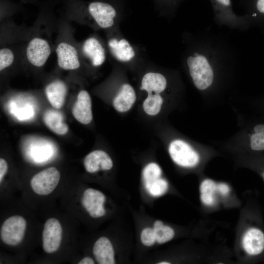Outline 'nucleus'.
Listing matches in <instances>:
<instances>
[{
  "label": "nucleus",
  "mask_w": 264,
  "mask_h": 264,
  "mask_svg": "<svg viewBox=\"0 0 264 264\" xmlns=\"http://www.w3.org/2000/svg\"><path fill=\"white\" fill-rule=\"evenodd\" d=\"M254 9L257 12L248 17L245 16L248 21L250 18H255L259 14L264 15V0H256L254 1Z\"/></svg>",
  "instance_id": "obj_28"
},
{
  "label": "nucleus",
  "mask_w": 264,
  "mask_h": 264,
  "mask_svg": "<svg viewBox=\"0 0 264 264\" xmlns=\"http://www.w3.org/2000/svg\"><path fill=\"white\" fill-rule=\"evenodd\" d=\"M63 229L59 220L54 218L44 223L42 233L43 248L47 253L58 250L62 241Z\"/></svg>",
  "instance_id": "obj_7"
},
{
  "label": "nucleus",
  "mask_w": 264,
  "mask_h": 264,
  "mask_svg": "<svg viewBox=\"0 0 264 264\" xmlns=\"http://www.w3.org/2000/svg\"><path fill=\"white\" fill-rule=\"evenodd\" d=\"M84 166L88 173H94L100 170H110L113 167V162L106 152L96 150L86 156L84 159Z\"/></svg>",
  "instance_id": "obj_13"
},
{
  "label": "nucleus",
  "mask_w": 264,
  "mask_h": 264,
  "mask_svg": "<svg viewBox=\"0 0 264 264\" xmlns=\"http://www.w3.org/2000/svg\"><path fill=\"white\" fill-rule=\"evenodd\" d=\"M43 119L46 126L54 133L64 135L67 132L68 126L64 122L61 112L55 110H47L44 112Z\"/></svg>",
  "instance_id": "obj_19"
},
{
  "label": "nucleus",
  "mask_w": 264,
  "mask_h": 264,
  "mask_svg": "<svg viewBox=\"0 0 264 264\" xmlns=\"http://www.w3.org/2000/svg\"><path fill=\"white\" fill-rule=\"evenodd\" d=\"M158 264H169L170 263L167 262H161L158 263Z\"/></svg>",
  "instance_id": "obj_33"
},
{
  "label": "nucleus",
  "mask_w": 264,
  "mask_h": 264,
  "mask_svg": "<svg viewBox=\"0 0 264 264\" xmlns=\"http://www.w3.org/2000/svg\"><path fill=\"white\" fill-rule=\"evenodd\" d=\"M88 9L90 14L100 27L108 28L114 24L116 12L111 5L102 2H93L90 3Z\"/></svg>",
  "instance_id": "obj_9"
},
{
  "label": "nucleus",
  "mask_w": 264,
  "mask_h": 264,
  "mask_svg": "<svg viewBox=\"0 0 264 264\" xmlns=\"http://www.w3.org/2000/svg\"><path fill=\"white\" fill-rule=\"evenodd\" d=\"M156 242L162 244L171 240L175 236L174 229L167 225H164L162 221L158 220L154 223Z\"/></svg>",
  "instance_id": "obj_22"
},
{
  "label": "nucleus",
  "mask_w": 264,
  "mask_h": 264,
  "mask_svg": "<svg viewBox=\"0 0 264 264\" xmlns=\"http://www.w3.org/2000/svg\"><path fill=\"white\" fill-rule=\"evenodd\" d=\"M140 239L142 243L145 246H151L155 242V235L153 228L146 227L141 232Z\"/></svg>",
  "instance_id": "obj_26"
},
{
  "label": "nucleus",
  "mask_w": 264,
  "mask_h": 264,
  "mask_svg": "<svg viewBox=\"0 0 264 264\" xmlns=\"http://www.w3.org/2000/svg\"><path fill=\"white\" fill-rule=\"evenodd\" d=\"M242 247L249 256L257 257L264 253V231L257 225L248 227L244 233Z\"/></svg>",
  "instance_id": "obj_8"
},
{
  "label": "nucleus",
  "mask_w": 264,
  "mask_h": 264,
  "mask_svg": "<svg viewBox=\"0 0 264 264\" xmlns=\"http://www.w3.org/2000/svg\"><path fill=\"white\" fill-rule=\"evenodd\" d=\"M148 192L153 196L158 197L164 194L168 190L167 181L161 178H158L144 185Z\"/></svg>",
  "instance_id": "obj_23"
},
{
  "label": "nucleus",
  "mask_w": 264,
  "mask_h": 264,
  "mask_svg": "<svg viewBox=\"0 0 264 264\" xmlns=\"http://www.w3.org/2000/svg\"><path fill=\"white\" fill-rule=\"evenodd\" d=\"M58 170L51 167L35 174L30 180V186L37 194L46 196L52 193L60 180Z\"/></svg>",
  "instance_id": "obj_6"
},
{
  "label": "nucleus",
  "mask_w": 264,
  "mask_h": 264,
  "mask_svg": "<svg viewBox=\"0 0 264 264\" xmlns=\"http://www.w3.org/2000/svg\"><path fill=\"white\" fill-rule=\"evenodd\" d=\"M214 19L219 26H225L231 30L242 31L249 22L244 15H238L232 7L231 0H210Z\"/></svg>",
  "instance_id": "obj_3"
},
{
  "label": "nucleus",
  "mask_w": 264,
  "mask_h": 264,
  "mask_svg": "<svg viewBox=\"0 0 264 264\" xmlns=\"http://www.w3.org/2000/svg\"><path fill=\"white\" fill-rule=\"evenodd\" d=\"M92 252L98 264H115L114 249L110 241L107 237H101L95 242Z\"/></svg>",
  "instance_id": "obj_16"
},
{
  "label": "nucleus",
  "mask_w": 264,
  "mask_h": 264,
  "mask_svg": "<svg viewBox=\"0 0 264 264\" xmlns=\"http://www.w3.org/2000/svg\"><path fill=\"white\" fill-rule=\"evenodd\" d=\"M218 189L219 194L223 197L227 196L230 191L229 186L224 183H218Z\"/></svg>",
  "instance_id": "obj_29"
},
{
  "label": "nucleus",
  "mask_w": 264,
  "mask_h": 264,
  "mask_svg": "<svg viewBox=\"0 0 264 264\" xmlns=\"http://www.w3.org/2000/svg\"><path fill=\"white\" fill-rule=\"evenodd\" d=\"M172 159L183 167L196 166L199 162L198 154L186 142L176 139L172 141L168 148Z\"/></svg>",
  "instance_id": "obj_5"
},
{
  "label": "nucleus",
  "mask_w": 264,
  "mask_h": 264,
  "mask_svg": "<svg viewBox=\"0 0 264 264\" xmlns=\"http://www.w3.org/2000/svg\"><path fill=\"white\" fill-rule=\"evenodd\" d=\"M106 200L105 195L101 191L92 188L85 190L81 198V203L88 213L96 206L103 205Z\"/></svg>",
  "instance_id": "obj_20"
},
{
  "label": "nucleus",
  "mask_w": 264,
  "mask_h": 264,
  "mask_svg": "<svg viewBox=\"0 0 264 264\" xmlns=\"http://www.w3.org/2000/svg\"><path fill=\"white\" fill-rule=\"evenodd\" d=\"M188 41L184 62L195 87L206 90L215 82L216 70L231 66L235 56L224 41L214 36L202 34Z\"/></svg>",
  "instance_id": "obj_1"
},
{
  "label": "nucleus",
  "mask_w": 264,
  "mask_h": 264,
  "mask_svg": "<svg viewBox=\"0 0 264 264\" xmlns=\"http://www.w3.org/2000/svg\"><path fill=\"white\" fill-rule=\"evenodd\" d=\"M14 59V54L10 49L6 48L1 49L0 50V71L10 66Z\"/></svg>",
  "instance_id": "obj_25"
},
{
  "label": "nucleus",
  "mask_w": 264,
  "mask_h": 264,
  "mask_svg": "<svg viewBox=\"0 0 264 264\" xmlns=\"http://www.w3.org/2000/svg\"><path fill=\"white\" fill-rule=\"evenodd\" d=\"M136 99V92L133 87L129 83H124L114 97L113 106L117 111L126 112L132 108Z\"/></svg>",
  "instance_id": "obj_15"
},
{
  "label": "nucleus",
  "mask_w": 264,
  "mask_h": 264,
  "mask_svg": "<svg viewBox=\"0 0 264 264\" xmlns=\"http://www.w3.org/2000/svg\"><path fill=\"white\" fill-rule=\"evenodd\" d=\"M26 228L25 219L20 215L6 219L0 227V238L7 245L15 246L23 240Z\"/></svg>",
  "instance_id": "obj_4"
},
{
  "label": "nucleus",
  "mask_w": 264,
  "mask_h": 264,
  "mask_svg": "<svg viewBox=\"0 0 264 264\" xmlns=\"http://www.w3.org/2000/svg\"><path fill=\"white\" fill-rule=\"evenodd\" d=\"M67 92L65 84L60 80L54 81L45 88V93L51 106L59 109L64 104Z\"/></svg>",
  "instance_id": "obj_18"
},
{
  "label": "nucleus",
  "mask_w": 264,
  "mask_h": 264,
  "mask_svg": "<svg viewBox=\"0 0 264 264\" xmlns=\"http://www.w3.org/2000/svg\"><path fill=\"white\" fill-rule=\"evenodd\" d=\"M167 85V79L162 73L150 71L142 77L140 89L147 93L142 108L148 115L155 116L160 112L163 103L161 94Z\"/></svg>",
  "instance_id": "obj_2"
},
{
  "label": "nucleus",
  "mask_w": 264,
  "mask_h": 264,
  "mask_svg": "<svg viewBox=\"0 0 264 264\" xmlns=\"http://www.w3.org/2000/svg\"><path fill=\"white\" fill-rule=\"evenodd\" d=\"M254 131L256 133H264V125H256L254 128Z\"/></svg>",
  "instance_id": "obj_32"
},
{
  "label": "nucleus",
  "mask_w": 264,
  "mask_h": 264,
  "mask_svg": "<svg viewBox=\"0 0 264 264\" xmlns=\"http://www.w3.org/2000/svg\"><path fill=\"white\" fill-rule=\"evenodd\" d=\"M72 113L76 120L83 124H88L93 118L90 96L85 90L80 91L72 109Z\"/></svg>",
  "instance_id": "obj_12"
},
{
  "label": "nucleus",
  "mask_w": 264,
  "mask_h": 264,
  "mask_svg": "<svg viewBox=\"0 0 264 264\" xmlns=\"http://www.w3.org/2000/svg\"><path fill=\"white\" fill-rule=\"evenodd\" d=\"M58 64L65 70H74L80 66V62L76 49L66 43H61L56 48Z\"/></svg>",
  "instance_id": "obj_14"
},
{
  "label": "nucleus",
  "mask_w": 264,
  "mask_h": 264,
  "mask_svg": "<svg viewBox=\"0 0 264 264\" xmlns=\"http://www.w3.org/2000/svg\"><path fill=\"white\" fill-rule=\"evenodd\" d=\"M83 50L94 66L102 65L106 60V52L100 42L95 38L90 37L84 42Z\"/></svg>",
  "instance_id": "obj_17"
},
{
  "label": "nucleus",
  "mask_w": 264,
  "mask_h": 264,
  "mask_svg": "<svg viewBox=\"0 0 264 264\" xmlns=\"http://www.w3.org/2000/svg\"><path fill=\"white\" fill-rule=\"evenodd\" d=\"M200 199L206 206H212L216 202V195L219 194L218 183L212 179H206L200 184L199 187Z\"/></svg>",
  "instance_id": "obj_21"
},
{
  "label": "nucleus",
  "mask_w": 264,
  "mask_h": 264,
  "mask_svg": "<svg viewBox=\"0 0 264 264\" xmlns=\"http://www.w3.org/2000/svg\"><path fill=\"white\" fill-rule=\"evenodd\" d=\"M51 52L47 42L43 39H33L26 48V56L28 61L33 66L40 67L47 61Z\"/></svg>",
  "instance_id": "obj_10"
},
{
  "label": "nucleus",
  "mask_w": 264,
  "mask_h": 264,
  "mask_svg": "<svg viewBox=\"0 0 264 264\" xmlns=\"http://www.w3.org/2000/svg\"><path fill=\"white\" fill-rule=\"evenodd\" d=\"M261 175H262V177H263V179H264V170L262 172Z\"/></svg>",
  "instance_id": "obj_34"
},
{
  "label": "nucleus",
  "mask_w": 264,
  "mask_h": 264,
  "mask_svg": "<svg viewBox=\"0 0 264 264\" xmlns=\"http://www.w3.org/2000/svg\"><path fill=\"white\" fill-rule=\"evenodd\" d=\"M108 46L112 56L119 62L129 63L135 57L134 47L125 38L113 37L109 40Z\"/></svg>",
  "instance_id": "obj_11"
},
{
  "label": "nucleus",
  "mask_w": 264,
  "mask_h": 264,
  "mask_svg": "<svg viewBox=\"0 0 264 264\" xmlns=\"http://www.w3.org/2000/svg\"><path fill=\"white\" fill-rule=\"evenodd\" d=\"M250 147L254 151L264 150V133H254L250 137Z\"/></svg>",
  "instance_id": "obj_27"
},
{
  "label": "nucleus",
  "mask_w": 264,
  "mask_h": 264,
  "mask_svg": "<svg viewBox=\"0 0 264 264\" xmlns=\"http://www.w3.org/2000/svg\"><path fill=\"white\" fill-rule=\"evenodd\" d=\"M8 170V165L5 159L1 158L0 159V183H1L2 179L6 174Z\"/></svg>",
  "instance_id": "obj_30"
},
{
  "label": "nucleus",
  "mask_w": 264,
  "mask_h": 264,
  "mask_svg": "<svg viewBox=\"0 0 264 264\" xmlns=\"http://www.w3.org/2000/svg\"><path fill=\"white\" fill-rule=\"evenodd\" d=\"M161 174V169L157 164L154 162L149 163L143 170L142 176L144 185L160 177Z\"/></svg>",
  "instance_id": "obj_24"
},
{
  "label": "nucleus",
  "mask_w": 264,
  "mask_h": 264,
  "mask_svg": "<svg viewBox=\"0 0 264 264\" xmlns=\"http://www.w3.org/2000/svg\"><path fill=\"white\" fill-rule=\"evenodd\" d=\"M94 260L89 257H85L81 259L77 264H94Z\"/></svg>",
  "instance_id": "obj_31"
}]
</instances>
